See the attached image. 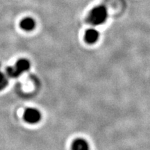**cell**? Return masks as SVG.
<instances>
[{"label":"cell","instance_id":"6da1fadb","mask_svg":"<svg viewBox=\"0 0 150 150\" xmlns=\"http://www.w3.org/2000/svg\"><path fill=\"white\" fill-rule=\"evenodd\" d=\"M108 11L104 6H97L91 10L88 15V21L94 26L100 25L107 20Z\"/></svg>","mask_w":150,"mask_h":150},{"label":"cell","instance_id":"7a4b0ae2","mask_svg":"<svg viewBox=\"0 0 150 150\" xmlns=\"http://www.w3.org/2000/svg\"><path fill=\"white\" fill-rule=\"evenodd\" d=\"M30 67H31V64H30V62L27 59H21L17 61L15 66L8 67L7 69V72H8V74L12 77H16V76H19L22 73L29 70Z\"/></svg>","mask_w":150,"mask_h":150},{"label":"cell","instance_id":"3957f363","mask_svg":"<svg viewBox=\"0 0 150 150\" xmlns=\"http://www.w3.org/2000/svg\"><path fill=\"white\" fill-rule=\"evenodd\" d=\"M24 118L27 122L35 124L38 122L41 119V113L38 110L34 108H27L24 114Z\"/></svg>","mask_w":150,"mask_h":150},{"label":"cell","instance_id":"277c9868","mask_svg":"<svg viewBox=\"0 0 150 150\" xmlns=\"http://www.w3.org/2000/svg\"><path fill=\"white\" fill-rule=\"evenodd\" d=\"M99 37V33L96 29H88L86 32L85 40L88 43L93 44L98 40Z\"/></svg>","mask_w":150,"mask_h":150},{"label":"cell","instance_id":"5b68a950","mask_svg":"<svg viewBox=\"0 0 150 150\" xmlns=\"http://www.w3.org/2000/svg\"><path fill=\"white\" fill-rule=\"evenodd\" d=\"M72 150H89V145L83 138H77L73 142Z\"/></svg>","mask_w":150,"mask_h":150},{"label":"cell","instance_id":"8992f818","mask_svg":"<svg viewBox=\"0 0 150 150\" xmlns=\"http://www.w3.org/2000/svg\"><path fill=\"white\" fill-rule=\"evenodd\" d=\"M35 22L33 18H26L23 19L20 22V27L24 31H31L35 28Z\"/></svg>","mask_w":150,"mask_h":150},{"label":"cell","instance_id":"52a82bcc","mask_svg":"<svg viewBox=\"0 0 150 150\" xmlns=\"http://www.w3.org/2000/svg\"><path fill=\"white\" fill-rule=\"evenodd\" d=\"M8 83V80L6 78L4 74L0 72V90H2L6 86Z\"/></svg>","mask_w":150,"mask_h":150}]
</instances>
